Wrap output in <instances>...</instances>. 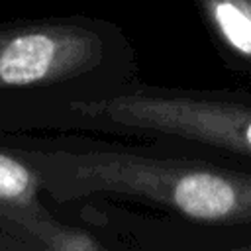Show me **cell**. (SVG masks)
<instances>
[{
	"label": "cell",
	"instance_id": "1",
	"mask_svg": "<svg viewBox=\"0 0 251 251\" xmlns=\"http://www.w3.org/2000/svg\"><path fill=\"white\" fill-rule=\"evenodd\" d=\"M133 49L88 16L0 24V131L76 124L69 104L129 84Z\"/></svg>",
	"mask_w": 251,
	"mask_h": 251
},
{
	"label": "cell",
	"instance_id": "2",
	"mask_svg": "<svg viewBox=\"0 0 251 251\" xmlns=\"http://www.w3.org/2000/svg\"><path fill=\"white\" fill-rule=\"evenodd\" d=\"M41 176L57 202L110 194L212 226L251 222V173L116 147L6 145Z\"/></svg>",
	"mask_w": 251,
	"mask_h": 251
},
{
	"label": "cell",
	"instance_id": "3",
	"mask_svg": "<svg viewBox=\"0 0 251 251\" xmlns=\"http://www.w3.org/2000/svg\"><path fill=\"white\" fill-rule=\"evenodd\" d=\"M69 110L76 127L151 133L251 157V104L245 102L127 84L112 94L75 100Z\"/></svg>",
	"mask_w": 251,
	"mask_h": 251
},
{
	"label": "cell",
	"instance_id": "4",
	"mask_svg": "<svg viewBox=\"0 0 251 251\" xmlns=\"http://www.w3.org/2000/svg\"><path fill=\"white\" fill-rule=\"evenodd\" d=\"M39 173L10 147H0V231L16 247L43 251H100L106 245L86 229L59 222L41 200Z\"/></svg>",
	"mask_w": 251,
	"mask_h": 251
},
{
	"label": "cell",
	"instance_id": "5",
	"mask_svg": "<svg viewBox=\"0 0 251 251\" xmlns=\"http://www.w3.org/2000/svg\"><path fill=\"white\" fill-rule=\"evenodd\" d=\"M218 39L235 59L251 67V0H196Z\"/></svg>",
	"mask_w": 251,
	"mask_h": 251
}]
</instances>
